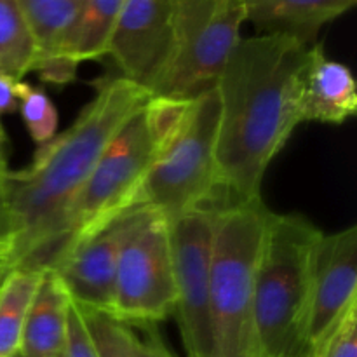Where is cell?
<instances>
[{"label": "cell", "mask_w": 357, "mask_h": 357, "mask_svg": "<svg viewBox=\"0 0 357 357\" xmlns=\"http://www.w3.org/2000/svg\"><path fill=\"white\" fill-rule=\"evenodd\" d=\"M124 77L94 82V96L63 132L37 146L24 169L0 171L6 243L13 268H47L70 206L108 143L152 100Z\"/></svg>", "instance_id": "1"}, {"label": "cell", "mask_w": 357, "mask_h": 357, "mask_svg": "<svg viewBox=\"0 0 357 357\" xmlns=\"http://www.w3.org/2000/svg\"><path fill=\"white\" fill-rule=\"evenodd\" d=\"M309 44L286 35L241 38L216 80L218 135L215 209L261 199L272 160L300 119V80Z\"/></svg>", "instance_id": "2"}, {"label": "cell", "mask_w": 357, "mask_h": 357, "mask_svg": "<svg viewBox=\"0 0 357 357\" xmlns=\"http://www.w3.org/2000/svg\"><path fill=\"white\" fill-rule=\"evenodd\" d=\"M323 230L298 213H268L255 268V330L261 357H307L310 274Z\"/></svg>", "instance_id": "3"}, {"label": "cell", "mask_w": 357, "mask_h": 357, "mask_svg": "<svg viewBox=\"0 0 357 357\" xmlns=\"http://www.w3.org/2000/svg\"><path fill=\"white\" fill-rule=\"evenodd\" d=\"M185 105L187 101L152 98L126 122L70 206L47 268L79 241L135 209L136 194Z\"/></svg>", "instance_id": "4"}, {"label": "cell", "mask_w": 357, "mask_h": 357, "mask_svg": "<svg viewBox=\"0 0 357 357\" xmlns=\"http://www.w3.org/2000/svg\"><path fill=\"white\" fill-rule=\"evenodd\" d=\"M268 213L264 199L215 211L209 284L211 357H261L253 288Z\"/></svg>", "instance_id": "5"}, {"label": "cell", "mask_w": 357, "mask_h": 357, "mask_svg": "<svg viewBox=\"0 0 357 357\" xmlns=\"http://www.w3.org/2000/svg\"><path fill=\"white\" fill-rule=\"evenodd\" d=\"M216 135L218 96L213 87L187 101L150 166L132 208L152 209L167 220L192 209H215Z\"/></svg>", "instance_id": "6"}, {"label": "cell", "mask_w": 357, "mask_h": 357, "mask_svg": "<svg viewBox=\"0 0 357 357\" xmlns=\"http://www.w3.org/2000/svg\"><path fill=\"white\" fill-rule=\"evenodd\" d=\"M176 35L153 98L190 101L216 86L246 23L243 0H174Z\"/></svg>", "instance_id": "7"}, {"label": "cell", "mask_w": 357, "mask_h": 357, "mask_svg": "<svg viewBox=\"0 0 357 357\" xmlns=\"http://www.w3.org/2000/svg\"><path fill=\"white\" fill-rule=\"evenodd\" d=\"M169 223L152 209H138L119 253L112 316L131 328H152L174 314Z\"/></svg>", "instance_id": "8"}, {"label": "cell", "mask_w": 357, "mask_h": 357, "mask_svg": "<svg viewBox=\"0 0 357 357\" xmlns=\"http://www.w3.org/2000/svg\"><path fill=\"white\" fill-rule=\"evenodd\" d=\"M215 211L199 208L167 220L173 253L174 314L187 357H211V284Z\"/></svg>", "instance_id": "9"}, {"label": "cell", "mask_w": 357, "mask_h": 357, "mask_svg": "<svg viewBox=\"0 0 357 357\" xmlns=\"http://www.w3.org/2000/svg\"><path fill=\"white\" fill-rule=\"evenodd\" d=\"M174 35V0H124L107 56L121 68V77L153 96L169 66Z\"/></svg>", "instance_id": "10"}, {"label": "cell", "mask_w": 357, "mask_h": 357, "mask_svg": "<svg viewBox=\"0 0 357 357\" xmlns=\"http://www.w3.org/2000/svg\"><path fill=\"white\" fill-rule=\"evenodd\" d=\"M136 211L122 213L103 229L79 241L51 267L79 309L112 316L119 253Z\"/></svg>", "instance_id": "11"}, {"label": "cell", "mask_w": 357, "mask_h": 357, "mask_svg": "<svg viewBox=\"0 0 357 357\" xmlns=\"http://www.w3.org/2000/svg\"><path fill=\"white\" fill-rule=\"evenodd\" d=\"M357 300V225L321 234L310 274L309 351Z\"/></svg>", "instance_id": "12"}, {"label": "cell", "mask_w": 357, "mask_h": 357, "mask_svg": "<svg viewBox=\"0 0 357 357\" xmlns=\"http://www.w3.org/2000/svg\"><path fill=\"white\" fill-rule=\"evenodd\" d=\"M356 112L357 91L351 68L328 58L323 44H312L300 80L302 122L344 124Z\"/></svg>", "instance_id": "13"}, {"label": "cell", "mask_w": 357, "mask_h": 357, "mask_svg": "<svg viewBox=\"0 0 357 357\" xmlns=\"http://www.w3.org/2000/svg\"><path fill=\"white\" fill-rule=\"evenodd\" d=\"M30 28L37 66L44 82L65 86L75 79L77 68L66 59V47L75 28L82 0H17Z\"/></svg>", "instance_id": "14"}, {"label": "cell", "mask_w": 357, "mask_h": 357, "mask_svg": "<svg viewBox=\"0 0 357 357\" xmlns=\"http://www.w3.org/2000/svg\"><path fill=\"white\" fill-rule=\"evenodd\" d=\"M246 21L260 35H286L303 44H316L324 24L352 9L356 0H243Z\"/></svg>", "instance_id": "15"}, {"label": "cell", "mask_w": 357, "mask_h": 357, "mask_svg": "<svg viewBox=\"0 0 357 357\" xmlns=\"http://www.w3.org/2000/svg\"><path fill=\"white\" fill-rule=\"evenodd\" d=\"M68 291L52 268H44L21 333L20 357H63L68 333Z\"/></svg>", "instance_id": "16"}, {"label": "cell", "mask_w": 357, "mask_h": 357, "mask_svg": "<svg viewBox=\"0 0 357 357\" xmlns=\"http://www.w3.org/2000/svg\"><path fill=\"white\" fill-rule=\"evenodd\" d=\"M124 0H82L75 28L66 47V59L77 66L107 56L112 33Z\"/></svg>", "instance_id": "17"}, {"label": "cell", "mask_w": 357, "mask_h": 357, "mask_svg": "<svg viewBox=\"0 0 357 357\" xmlns=\"http://www.w3.org/2000/svg\"><path fill=\"white\" fill-rule=\"evenodd\" d=\"M44 268H13L0 282V357L20 351L24 319Z\"/></svg>", "instance_id": "18"}, {"label": "cell", "mask_w": 357, "mask_h": 357, "mask_svg": "<svg viewBox=\"0 0 357 357\" xmlns=\"http://www.w3.org/2000/svg\"><path fill=\"white\" fill-rule=\"evenodd\" d=\"M37 49L17 0H0V73L23 80L35 72Z\"/></svg>", "instance_id": "19"}, {"label": "cell", "mask_w": 357, "mask_h": 357, "mask_svg": "<svg viewBox=\"0 0 357 357\" xmlns=\"http://www.w3.org/2000/svg\"><path fill=\"white\" fill-rule=\"evenodd\" d=\"M98 357H139V337L135 328L110 314L82 310Z\"/></svg>", "instance_id": "20"}, {"label": "cell", "mask_w": 357, "mask_h": 357, "mask_svg": "<svg viewBox=\"0 0 357 357\" xmlns=\"http://www.w3.org/2000/svg\"><path fill=\"white\" fill-rule=\"evenodd\" d=\"M17 110H20L21 119L26 126L28 135L37 143V146L44 145L49 139L54 138L59 122L58 110L44 89L30 86L23 80Z\"/></svg>", "instance_id": "21"}, {"label": "cell", "mask_w": 357, "mask_h": 357, "mask_svg": "<svg viewBox=\"0 0 357 357\" xmlns=\"http://www.w3.org/2000/svg\"><path fill=\"white\" fill-rule=\"evenodd\" d=\"M307 357H357V300L310 347Z\"/></svg>", "instance_id": "22"}, {"label": "cell", "mask_w": 357, "mask_h": 357, "mask_svg": "<svg viewBox=\"0 0 357 357\" xmlns=\"http://www.w3.org/2000/svg\"><path fill=\"white\" fill-rule=\"evenodd\" d=\"M63 357H98L96 347L93 344L89 330L86 326L82 312L75 303H70L68 314V333Z\"/></svg>", "instance_id": "23"}, {"label": "cell", "mask_w": 357, "mask_h": 357, "mask_svg": "<svg viewBox=\"0 0 357 357\" xmlns=\"http://www.w3.org/2000/svg\"><path fill=\"white\" fill-rule=\"evenodd\" d=\"M21 84H23V80L13 79L6 73H0V143H6L2 117L7 114H13L20 108Z\"/></svg>", "instance_id": "24"}, {"label": "cell", "mask_w": 357, "mask_h": 357, "mask_svg": "<svg viewBox=\"0 0 357 357\" xmlns=\"http://www.w3.org/2000/svg\"><path fill=\"white\" fill-rule=\"evenodd\" d=\"M146 337L139 338V357H176L160 338L157 326L145 328Z\"/></svg>", "instance_id": "25"}, {"label": "cell", "mask_w": 357, "mask_h": 357, "mask_svg": "<svg viewBox=\"0 0 357 357\" xmlns=\"http://www.w3.org/2000/svg\"><path fill=\"white\" fill-rule=\"evenodd\" d=\"M10 272V255L3 244H0V282Z\"/></svg>", "instance_id": "26"}, {"label": "cell", "mask_w": 357, "mask_h": 357, "mask_svg": "<svg viewBox=\"0 0 357 357\" xmlns=\"http://www.w3.org/2000/svg\"><path fill=\"white\" fill-rule=\"evenodd\" d=\"M14 357H20V356H14Z\"/></svg>", "instance_id": "27"}]
</instances>
